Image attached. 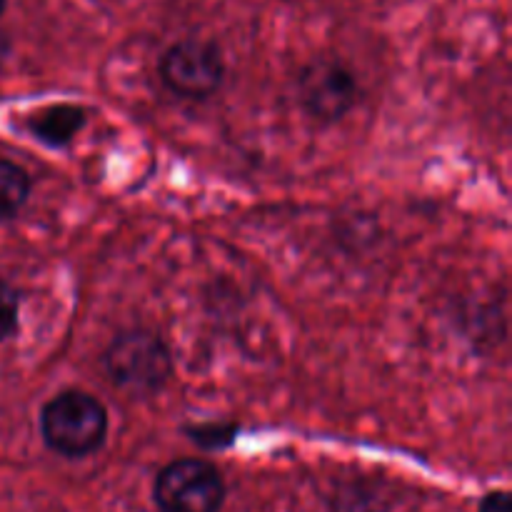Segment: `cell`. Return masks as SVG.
I'll use <instances>...</instances> for the list:
<instances>
[{"mask_svg": "<svg viewBox=\"0 0 512 512\" xmlns=\"http://www.w3.org/2000/svg\"><path fill=\"white\" fill-rule=\"evenodd\" d=\"M40 430L50 450L65 458H85L105 443L108 410L93 395L65 390L43 408Z\"/></svg>", "mask_w": 512, "mask_h": 512, "instance_id": "obj_1", "label": "cell"}, {"mask_svg": "<svg viewBox=\"0 0 512 512\" xmlns=\"http://www.w3.org/2000/svg\"><path fill=\"white\" fill-rule=\"evenodd\" d=\"M105 370L125 393L153 395L173 375V358L158 335L148 330H128L105 350Z\"/></svg>", "mask_w": 512, "mask_h": 512, "instance_id": "obj_2", "label": "cell"}, {"mask_svg": "<svg viewBox=\"0 0 512 512\" xmlns=\"http://www.w3.org/2000/svg\"><path fill=\"white\" fill-rule=\"evenodd\" d=\"M225 493L220 470L198 458H180L165 465L153 488L160 512H220Z\"/></svg>", "mask_w": 512, "mask_h": 512, "instance_id": "obj_3", "label": "cell"}, {"mask_svg": "<svg viewBox=\"0 0 512 512\" xmlns=\"http://www.w3.org/2000/svg\"><path fill=\"white\" fill-rule=\"evenodd\" d=\"M165 85L180 98L203 100L220 88L225 78V60L218 45L208 40H180L160 63Z\"/></svg>", "mask_w": 512, "mask_h": 512, "instance_id": "obj_4", "label": "cell"}, {"mask_svg": "<svg viewBox=\"0 0 512 512\" xmlns=\"http://www.w3.org/2000/svg\"><path fill=\"white\" fill-rule=\"evenodd\" d=\"M298 90L305 110L313 118L330 123V120H338L348 113L350 105L355 103L358 85H355L353 73L345 70L340 63L318 60V63H310L303 70Z\"/></svg>", "mask_w": 512, "mask_h": 512, "instance_id": "obj_5", "label": "cell"}, {"mask_svg": "<svg viewBox=\"0 0 512 512\" xmlns=\"http://www.w3.org/2000/svg\"><path fill=\"white\" fill-rule=\"evenodd\" d=\"M85 125V110L78 105H53V108L38 110L30 118L28 128L38 140L48 145H65L75 138Z\"/></svg>", "mask_w": 512, "mask_h": 512, "instance_id": "obj_6", "label": "cell"}, {"mask_svg": "<svg viewBox=\"0 0 512 512\" xmlns=\"http://www.w3.org/2000/svg\"><path fill=\"white\" fill-rule=\"evenodd\" d=\"M330 512H393L388 493L370 480H350L338 485L330 498Z\"/></svg>", "mask_w": 512, "mask_h": 512, "instance_id": "obj_7", "label": "cell"}, {"mask_svg": "<svg viewBox=\"0 0 512 512\" xmlns=\"http://www.w3.org/2000/svg\"><path fill=\"white\" fill-rule=\"evenodd\" d=\"M30 195V178L20 165L0 158V223L15 218Z\"/></svg>", "mask_w": 512, "mask_h": 512, "instance_id": "obj_8", "label": "cell"}, {"mask_svg": "<svg viewBox=\"0 0 512 512\" xmlns=\"http://www.w3.org/2000/svg\"><path fill=\"white\" fill-rule=\"evenodd\" d=\"M18 293L0 280V343L18 328Z\"/></svg>", "mask_w": 512, "mask_h": 512, "instance_id": "obj_9", "label": "cell"}, {"mask_svg": "<svg viewBox=\"0 0 512 512\" xmlns=\"http://www.w3.org/2000/svg\"><path fill=\"white\" fill-rule=\"evenodd\" d=\"M480 512H512V500L508 490H493L480 500Z\"/></svg>", "mask_w": 512, "mask_h": 512, "instance_id": "obj_10", "label": "cell"}, {"mask_svg": "<svg viewBox=\"0 0 512 512\" xmlns=\"http://www.w3.org/2000/svg\"><path fill=\"white\" fill-rule=\"evenodd\" d=\"M8 50H10V43H8V38H5V35L0 33V65H3V60L8 58Z\"/></svg>", "mask_w": 512, "mask_h": 512, "instance_id": "obj_11", "label": "cell"}, {"mask_svg": "<svg viewBox=\"0 0 512 512\" xmlns=\"http://www.w3.org/2000/svg\"><path fill=\"white\" fill-rule=\"evenodd\" d=\"M3 10H5V0H0V15H3Z\"/></svg>", "mask_w": 512, "mask_h": 512, "instance_id": "obj_12", "label": "cell"}]
</instances>
